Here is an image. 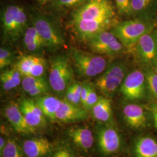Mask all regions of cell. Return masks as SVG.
Here are the masks:
<instances>
[{
	"label": "cell",
	"mask_w": 157,
	"mask_h": 157,
	"mask_svg": "<svg viewBox=\"0 0 157 157\" xmlns=\"http://www.w3.org/2000/svg\"><path fill=\"white\" fill-rule=\"evenodd\" d=\"M117 19L112 0H86L70 15L71 28L96 30Z\"/></svg>",
	"instance_id": "6da1fadb"
},
{
	"label": "cell",
	"mask_w": 157,
	"mask_h": 157,
	"mask_svg": "<svg viewBox=\"0 0 157 157\" xmlns=\"http://www.w3.org/2000/svg\"><path fill=\"white\" fill-rule=\"evenodd\" d=\"M1 21L3 40L6 42H17L29 27L26 12L17 5L6 6L1 11Z\"/></svg>",
	"instance_id": "7a4b0ae2"
},
{
	"label": "cell",
	"mask_w": 157,
	"mask_h": 157,
	"mask_svg": "<svg viewBox=\"0 0 157 157\" xmlns=\"http://www.w3.org/2000/svg\"><path fill=\"white\" fill-rule=\"evenodd\" d=\"M75 72L81 78H90L103 73L107 69L108 62L105 57L93 54L72 47L69 51Z\"/></svg>",
	"instance_id": "3957f363"
},
{
	"label": "cell",
	"mask_w": 157,
	"mask_h": 157,
	"mask_svg": "<svg viewBox=\"0 0 157 157\" xmlns=\"http://www.w3.org/2000/svg\"><path fill=\"white\" fill-rule=\"evenodd\" d=\"M74 82V71L69 58L63 55L51 58L48 75L51 89L58 94H65L67 89Z\"/></svg>",
	"instance_id": "277c9868"
},
{
	"label": "cell",
	"mask_w": 157,
	"mask_h": 157,
	"mask_svg": "<svg viewBox=\"0 0 157 157\" xmlns=\"http://www.w3.org/2000/svg\"><path fill=\"white\" fill-rule=\"evenodd\" d=\"M154 29V23L151 21L135 19L117 23L111 32L127 49H132L143 36Z\"/></svg>",
	"instance_id": "5b68a950"
},
{
	"label": "cell",
	"mask_w": 157,
	"mask_h": 157,
	"mask_svg": "<svg viewBox=\"0 0 157 157\" xmlns=\"http://www.w3.org/2000/svg\"><path fill=\"white\" fill-rule=\"evenodd\" d=\"M31 20L32 25L45 41L50 50L56 51L65 46V39L61 29L50 17L34 11L31 14Z\"/></svg>",
	"instance_id": "8992f818"
},
{
	"label": "cell",
	"mask_w": 157,
	"mask_h": 157,
	"mask_svg": "<svg viewBox=\"0 0 157 157\" xmlns=\"http://www.w3.org/2000/svg\"><path fill=\"white\" fill-rule=\"evenodd\" d=\"M126 75L127 67L124 62H114L96 79L95 87L104 97L110 98L121 87Z\"/></svg>",
	"instance_id": "52a82bcc"
},
{
	"label": "cell",
	"mask_w": 157,
	"mask_h": 157,
	"mask_svg": "<svg viewBox=\"0 0 157 157\" xmlns=\"http://www.w3.org/2000/svg\"><path fill=\"white\" fill-rule=\"evenodd\" d=\"M86 42L91 50L100 56H113L127 49L112 32L108 30L96 34Z\"/></svg>",
	"instance_id": "ba28073f"
},
{
	"label": "cell",
	"mask_w": 157,
	"mask_h": 157,
	"mask_svg": "<svg viewBox=\"0 0 157 157\" xmlns=\"http://www.w3.org/2000/svg\"><path fill=\"white\" fill-rule=\"evenodd\" d=\"M96 138L98 149L104 155L114 154L121 148V136L111 124H101L98 126L96 131Z\"/></svg>",
	"instance_id": "9c48e42d"
},
{
	"label": "cell",
	"mask_w": 157,
	"mask_h": 157,
	"mask_svg": "<svg viewBox=\"0 0 157 157\" xmlns=\"http://www.w3.org/2000/svg\"><path fill=\"white\" fill-rule=\"evenodd\" d=\"M120 91L124 97L130 101L143 99L147 91L144 72L136 69L127 74L120 87Z\"/></svg>",
	"instance_id": "30bf717a"
},
{
	"label": "cell",
	"mask_w": 157,
	"mask_h": 157,
	"mask_svg": "<svg viewBox=\"0 0 157 157\" xmlns=\"http://www.w3.org/2000/svg\"><path fill=\"white\" fill-rule=\"evenodd\" d=\"M133 50L138 60L149 65L157 61V31L144 34L135 44Z\"/></svg>",
	"instance_id": "8fae6325"
},
{
	"label": "cell",
	"mask_w": 157,
	"mask_h": 157,
	"mask_svg": "<svg viewBox=\"0 0 157 157\" xmlns=\"http://www.w3.org/2000/svg\"><path fill=\"white\" fill-rule=\"evenodd\" d=\"M4 114L17 133L22 135L35 133L36 129L30 126L27 122L19 104L13 101L9 102L4 108Z\"/></svg>",
	"instance_id": "7c38bea8"
},
{
	"label": "cell",
	"mask_w": 157,
	"mask_h": 157,
	"mask_svg": "<svg viewBox=\"0 0 157 157\" xmlns=\"http://www.w3.org/2000/svg\"><path fill=\"white\" fill-rule=\"evenodd\" d=\"M88 111L82 105H75L65 99L62 100L56 112V121L63 124L82 121L88 117Z\"/></svg>",
	"instance_id": "4fadbf2b"
},
{
	"label": "cell",
	"mask_w": 157,
	"mask_h": 157,
	"mask_svg": "<svg viewBox=\"0 0 157 157\" xmlns=\"http://www.w3.org/2000/svg\"><path fill=\"white\" fill-rule=\"evenodd\" d=\"M19 104L25 118L30 126L36 129L45 126L47 118L35 100L24 98Z\"/></svg>",
	"instance_id": "5bb4252c"
},
{
	"label": "cell",
	"mask_w": 157,
	"mask_h": 157,
	"mask_svg": "<svg viewBox=\"0 0 157 157\" xmlns=\"http://www.w3.org/2000/svg\"><path fill=\"white\" fill-rule=\"evenodd\" d=\"M67 135L73 145L82 151H87L93 146L94 136L87 126L71 127L67 129Z\"/></svg>",
	"instance_id": "9a60e30c"
},
{
	"label": "cell",
	"mask_w": 157,
	"mask_h": 157,
	"mask_svg": "<svg viewBox=\"0 0 157 157\" xmlns=\"http://www.w3.org/2000/svg\"><path fill=\"white\" fill-rule=\"evenodd\" d=\"M124 120L132 129L141 130L146 128L148 119L143 107L136 104H128L123 108Z\"/></svg>",
	"instance_id": "2e32d148"
},
{
	"label": "cell",
	"mask_w": 157,
	"mask_h": 157,
	"mask_svg": "<svg viewBox=\"0 0 157 157\" xmlns=\"http://www.w3.org/2000/svg\"><path fill=\"white\" fill-rule=\"evenodd\" d=\"M22 149L27 157H45L52 152L53 146L46 138L36 137L25 141Z\"/></svg>",
	"instance_id": "e0dca14e"
},
{
	"label": "cell",
	"mask_w": 157,
	"mask_h": 157,
	"mask_svg": "<svg viewBox=\"0 0 157 157\" xmlns=\"http://www.w3.org/2000/svg\"><path fill=\"white\" fill-rule=\"evenodd\" d=\"M91 111L93 118L101 124H112V102L109 98L104 96L100 97L98 100Z\"/></svg>",
	"instance_id": "ac0fdd59"
},
{
	"label": "cell",
	"mask_w": 157,
	"mask_h": 157,
	"mask_svg": "<svg viewBox=\"0 0 157 157\" xmlns=\"http://www.w3.org/2000/svg\"><path fill=\"white\" fill-rule=\"evenodd\" d=\"M135 157H157V140L145 136L137 138L133 146Z\"/></svg>",
	"instance_id": "d6986e66"
},
{
	"label": "cell",
	"mask_w": 157,
	"mask_h": 157,
	"mask_svg": "<svg viewBox=\"0 0 157 157\" xmlns=\"http://www.w3.org/2000/svg\"><path fill=\"white\" fill-rule=\"evenodd\" d=\"M62 100L53 95H42L36 98L35 101L43 112L45 117L52 122H56V112Z\"/></svg>",
	"instance_id": "ffe728a7"
},
{
	"label": "cell",
	"mask_w": 157,
	"mask_h": 157,
	"mask_svg": "<svg viewBox=\"0 0 157 157\" xmlns=\"http://www.w3.org/2000/svg\"><path fill=\"white\" fill-rule=\"evenodd\" d=\"M22 37L23 46L29 52H40L47 47L45 41L33 26L26 29Z\"/></svg>",
	"instance_id": "44dd1931"
},
{
	"label": "cell",
	"mask_w": 157,
	"mask_h": 157,
	"mask_svg": "<svg viewBox=\"0 0 157 157\" xmlns=\"http://www.w3.org/2000/svg\"><path fill=\"white\" fill-rule=\"evenodd\" d=\"M23 76L15 67L3 70L0 75V82L2 89L8 91L15 89L22 83Z\"/></svg>",
	"instance_id": "7402d4cb"
},
{
	"label": "cell",
	"mask_w": 157,
	"mask_h": 157,
	"mask_svg": "<svg viewBox=\"0 0 157 157\" xmlns=\"http://www.w3.org/2000/svg\"><path fill=\"white\" fill-rule=\"evenodd\" d=\"M83 88V83L74 82L71 84L65 92V100L77 105H82L81 93Z\"/></svg>",
	"instance_id": "603a6c76"
},
{
	"label": "cell",
	"mask_w": 157,
	"mask_h": 157,
	"mask_svg": "<svg viewBox=\"0 0 157 157\" xmlns=\"http://www.w3.org/2000/svg\"><path fill=\"white\" fill-rule=\"evenodd\" d=\"M47 69V62L41 57L33 55L30 65V76L35 77H44Z\"/></svg>",
	"instance_id": "cb8c5ba5"
},
{
	"label": "cell",
	"mask_w": 157,
	"mask_h": 157,
	"mask_svg": "<svg viewBox=\"0 0 157 157\" xmlns=\"http://www.w3.org/2000/svg\"><path fill=\"white\" fill-rule=\"evenodd\" d=\"M146 75L147 90L152 98L157 100V74L151 68H147Z\"/></svg>",
	"instance_id": "d4e9b609"
},
{
	"label": "cell",
	"mask_w": 157,
	"mask_h": 157,
	"mask_svg": "<svg viewBox=\"0 0 157 157\" xmlns=\"http://www.w3.org/2000/svg\"><path fill=\"white\" fill-rule=\"evenodd\" d=\"M1 157H24L23 149L13 139H8Z\"/></svg>",
	"instance_id": "484cf974"
},
{
	"label": "cell",
	"mask_w": 157,
	"mask_h": 157,
	"mask_svg": "<svg viewBox=\"0 0 157 157\" xmlns=\"http://www.w3.org/2000/svg\"><path fill=\"white\" fill-rule=\"evenodd\" d=\"M86 0H52L49 4L51 7L56 11L75 9L83 3Z\"/></svg>",
	"instance_id": "4316f807"
},
{
	"label": "cell",
	"mask_w": 157,
	"mask_h": 157,
	"mask_svg": "<svg viewBox=\"0 0 157 157\" xmlns=\"http://www.w3.org/2000/svg\"><path fill=\"white\" fill-rule=\"evenodd\" d=\"M47 82L46 78L44 77H35L32 76H23L22 87L25 92L28 93L35 87L39 84Z\"/></svg>",
	"instance_id": "83f0119b"
},
{
	"label": "cell",
	"mask_w": 157,
	"mask_h": 157,
	"mask_svg": "<svg viewBox=\"0 0 157 157\" xmlns=\"http://www.w3.org/2000/svg\"><path fill=\"white\" fill-rule=\"evenodd\" d=\"M15 60V54L12 51L5 47L0 48V69L4 70L11 66Z\"/></svg>",
	"instance_id": "f1b7e54d"
},
{
	"label": "cell",
	"mask_w": 157,
	"mask_h": 157,
	"mask_svg": "<svg viewBox=\"0 0 157 157\" xmlns=\"http://www.w3.org/2000/svg\"><path fill=\"white\" fill-rule=\"evenodd\" d=\"M152 0H132V14H139L145 11L151 3Z\"/></svg>",
	"instance_id": "f546056e"
},
{
	"label": "cell",
	"mask_w": 157,
	"mask_h": 157,
	"mask_svg": "<svg viewBox=\"0 0 157 157\" xmlns=\"http://www.w3.org/2000/svg\"><path fill=\"white\" fill-rule=\"evenodd\" d=\"M131 1L132 0H115L118 13L121 15H131Z\"/></svg>",
	"instance_id": "4dcf8cb0"
},
{
	"label": "cell",
	"mask_w": 157,
	"mask_h": 157,
	"mask_svg": "<svg viewBox=\"0 0 157 157\" xmlns=\"http://www.w3.org/2000/svg\"><path fill=\"white\" fill-rule=\"evenodd\" d=\"M99 97H100L98 96V94L95 91V85L90 83L89 93L84 105V108L88 111L91 110L92 108L94 106V105L98 100Z\"/></svg>",
	"instance_id": "1f68e13d"
},
{
	"label": "cell",
	"mask_w": 157,
	"mask_h": 157,
	"mask_svg": "<svg viewBox=\"0 0 157 157\" xmlns=\"http://www.w3.org/2000/svg\"><path fill=\"white\" fill-rule=\"evenodd\" d=\"M50 84L48 82L39 84L28 93L29 95L33 97L37 98L40 96L45 95L50 90Z\"/></svg>",
	"instance_id": "d6a6232c"
},
{
	"label": "cell",
	"mask_w": 157,
	"mask_h": 157,
	"mask_svg": "<svg viewBox=\"0 0 157 157\" xmlns=\"http://www.w3.org/2000/svg\"><path fill=\"white\" fill-rule=\"evenodd\" d=\"M51 157H78L69 147H60L54 152Z\"/></svg>",
	"instance_id": "836d02e7"
},
{
	"label": "cell",
	"mask_w": 157,
	"mask_h": 157,
	"mask_svg": "<svg viewBox=\"0 0 157 157\" xmlns=\"http://www.w3.org/2000/svg\"><path fill=\"white\" fill-rule=\"evenodd\" d=\"M90 83H83V88L81 93V104L84 107L87 100L88 94L90 90Z\"/></svg>",
	"instance_id": "e575fe53"
},
{
	"label": "cell",
	"mask_w": 157,
	"mask_h": 157,
	"mask_svg": "<svg viewBox=\"0 0 157 157\" xmlns=\"http://www.w3.org/2000/svg\"><path fill=\"white\" fill-rule=\"evenodd\" d=\"M150 109L151 112L155 126L157 129V101L152 104Z\"/></svg>",
	"instance_id": "d590c367"
},
{
	"label": "cell",
	"mask_w": 157,
	"mask_h": 157,
	"mask_svg": "<svg viewBox=\"0 0 157 157\" xmlns=\"http://www.w3.org/2000/svg\"><path fill=\"white\" fill-rule=\"evenodd\" d=\"M6 144V141L5 140V138L1 136L0 137V154H1L4 151Z\"/></svg>",
	"instance_id": "8d00e7d4"
},
{
	"label": "cell",
	"mask_w": 157,
	"mask_h": 157,
	"mask_svg": "<svg viewBox=\"0 0 157 157\" xmlns=\"http://www.w3.org/2000/svg\"><path fill=\"white\" fill-rule=\"evenodd\" d=\"M39 4L41 6H45L49 4L52 0H36Z\"/></svg>",
	"instance_id": "74e56055"
},
{
	"label": "cell",
	"mask_w": 157,
	"mask_h": 157,
	"mask_svg": "<svg viewBox=\"0 0 157 157\" xmlns=\"http://www.w3.org/2000/svg\"><path fill=\"white\" fill-rule=\"evenodd\" d=\"M154 70L155 71V72L157 74V61L155 62V67H154Z\"/></svg>",
	"instance_id": "f35d334b"
}]
</instances>
